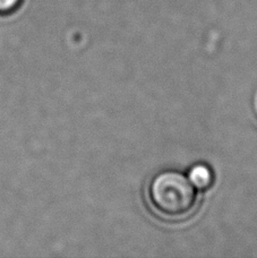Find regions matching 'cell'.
Returning a JSON list of instances; mask_svg holds the SVG:
<instances>
[{
  "instance_id": "1",
  "label": "cell",
  "mask_w": 257,
  "mask_h": 258,
  "mask_svg": "<svg viewBox=\"0 0 257 258\" xmlns=\"http://www.w3.org/2000/svg\"><path fill=\"white\" fill-rule=\"evenodd\" d=\"M146 198L160 218L179 221L187 219L196 210L199 190L183 173L163 170L151 178L146 187Z\"/></svg>"
},
{
  "instance_id": "2",
  "label": "cell",
  "mask_w": 257,
  "mask_h": 258,
  "mask_svg": "<svg viewBox=\"0 0 257 258\" xmlns=\"http://www.w3.org/2000/svg\"><path fill=\"white\" fill-rule=\"evenodd\" d=\"M188 179L199 191H206L213 186L214 172L208 164L196 163L189 169Z\"/></svg>"
},
{
  "instance_id": "3",
  "label": "cell",
  "mask_w": 257,
  "mask_h": 258,
  "mask_svg": "<svg viewBox=\"0 0 257 258\" xmlns=\"http://www.w3.org/2000/svg\"><path fill=\"white\" fill-rule=\"evenodd\" d=\"M23 0H0V16H7L15 13L21 7Z\"/></svg>"
}]
</instances>
